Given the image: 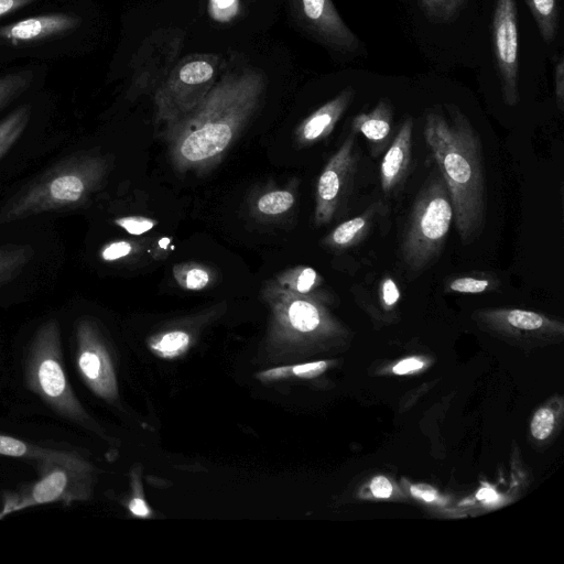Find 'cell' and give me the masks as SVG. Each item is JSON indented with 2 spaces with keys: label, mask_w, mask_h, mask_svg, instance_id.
<instances>
[{
  "label": "cell",
  "mask_w": 564,
  "mask_h": 564,
  "mask_svg": "<svg viewBox=\"0 0 564 564\" xmlns=\"http://www.w3.org/2000/svg\"><path fill=\"white\" fill-rule=\"evenodd\" d=\"M262 90L257 73L230 75L164 124L160 137L175 171L202 174L215 167L258 109Z\"/></svg>",
  "instance_id": "cell-1"
},
{
  "label": "cell",
  "mask_w": 564,
  "mask_h": 564,
  "mask_svg": "<svg viewBox=\"0 0 564 564\" xmlns=\"http://www.w3.org/2000/svg\"><path fill=\"white\" fill-rule=\"evenodd\" d=\"M6 390L15 405L29 413L98 433L75 391L65 358L63 325L57 317L40 321L14 344Z\"/></svg>",
  "instance_id": "cell-2"
},
{
  "label": "cell",
  "mask_w": 564,
  "mask_h": 564,
  "mask_svg": "<svg viewBox=\"0 0 564 564\" xmlns=\"http://www.w3.org/2000/svg\"><path fill=\"white\" fill-rule=\"evenodd\" d=\"M425 116L424 138L448 189L454 223L463 245L481 235L487 216L482 143L468 117L455 105Z\"/></svg>",
  "instance_id": "cell-3"
},
{
  "label": "cell",
  "mask_w": 564,
  "mask_h": 564,
  "mask_svg": "<svg viewBox=\"0 0 564 564\" xmlns=\"http://www.w3.org/2000/svg\"><path fill=\"white\" fill-rule=\"evenodd\" d=\"M106 174L104 159L82 154L46 172L14 196L1 210L0 224L83 205Z\"/></svg>",
  "instance_id": "cell-4"
},
{
  "label": "cell",
  "mask_w": 564,
  "mask_h": 564,
  "mask_svg": "<svg viewBox=\"0 0 564 564\" xmlns=\"http://www.w3.org/2000/svg\"><path fill=\"white\" fill-rule=\"evenodd\" d=\"M453 218L447 186L440 171L434 169L415 196L402 235L400 254L409 272L421 273L436 261Z\"/></svg>",
  "instance_id": "cell-5"
},
{
  "label": "cell",
  "mask_w": 564,
  "mask_h": 564,
  "mask_svg": "<svg viewBox=\"0 0 564 564\" xmlns=\"http://www.w3.org/2000/svg\"><path fill=\"white\" fill-rule=\"evenodd\" d=\"M64 347L69 372L95 397L113 401L117 395L115 367L98 323L88 315L74 316Z\"/></svg>",
  "instance_id": "cell-6"
},
{
  "label": "cell",
  "mask_w": 564,
  "mask_h": 564,
  "mask_svg": "<svg viewBox=\"0 0 564 564\" xmlns=\"http://www.w3.org/2000/svg\"><path fill=\"white\" fill-rule=\"evenodd\" d=\"M90 467L57 464L39 473L35 481L3 495L0 519L13 512L47 503L70 506L90 495Z\"/></svg>",
  "instance_id": "cell-7"
},
{
  "label": "cell",
  "mask_w": 564,
  "mask_h": 564,
  "mask_svg": "<svg viewBox=\"0 0 564 564\" xmlns=\"http://www.w3.org/2000/svg\"><path fill=\"white\" fill-rule=\"evenodd\" d=\"M357 166L356 133L351 131L318 176L314 210V220L317 226L329 224L346 205Z\"/></svg>",
  "instance_id": "cell-8"
},
{
  "label": "cell",
  "mask_w": 564,
  "mask_h": 564,
  "mask_svg": "<svg viewBox=\"0 0 564 564\" xmlns=\"http://www.w3.org/2000/svg\"><path fill=\"white\" fill-rule=\"evenodd\" d=\"M492 51L503 101L519 102L518 14L516 0H497L492 15Z\"/></svg>",
  "instance_id": "cell-9"
},
{
  "label": "cell",
  "mask_w": 564,
  "mask_h": 564,
  "mask_svg": "<svg viewBox=\"0 0 564 564\" xmlns=\"http://www.w3.org/2000/svg\"><path fill=\"white\" fill-rule=\"evenodd\" d=\"M213 65L205 59L185 63L155 96V120L163 126L194 107L210 89Z\"/></svg>",
  "instance_id": "cell-10"
},
{
  "label": "cell",
  "mask_w": 564,
  "mask_h": 564,
  "mask_svg": "<svg viewBox=\"0 0 564 564\" xmlns=\"http://www.w3.org/2000/svg\"><path fill=\"white\" fill-rule=\"evenodd\" d=\"M0 455L26 462L37 473L57 464L90 467L74 444L29 441L3 431H0Z\"/></svg>",
  "instance_id": "cell-11"
},
{
  "label": "cell",
  "mask_w": 564,
  "mask_h": 564,
  "mask_svg": "<svg viewBox=\"0 0 564 564\" xmlns=\"http://www.w3.org/2000/svg\"><path fill=\"white\" fill-rule=\"evenodd\" d=\"M413 119L408 117L386 149L380 163V185L387 196L395 195L403 186L411 167Z\"/></svg>",
  "instance_id": "cell-12"
},
{
  "label": "cell",
  "mask_w": 564,
  "mask_h": 564,
  "mask_svg": "<svg viewBox=\"0 0 564 564\" xmlns=\"http://www.w3.org/2000/svg\"><path fill=\"white\" fill-rule=\"evenodd\" d=\"M80 19L74 14L53 13L28 18L0 26V41L14 45L45 40L77 28Z\"/></svg>",
  "instance_id": "cell-13"
},
{
  "label": "cell",
  "mask_w": 564,
  "mask_h": 564,
  "mask_svg": "<svg viewBox=\"0 0 564 564\" xmlns=\"http://www.w3.org/2000/svg\"><path fill=\"white\" fill-rule=\"evenodd\" d=\"M355 97V89L346 87L335 98L308 116L295 132L301 145H311L326 139L335 129Z\"/></svg>",
  "instance_id": "cell-14"
},
{
  "label": "cell",
  "mask_w": 564,
  "mask_h": 564,
  "mask_svg": "<svg viewBox=\"0 0 564 564\" xmlns=\"http://www.w3.org/2000/svg\"><path fill=\"white\" fill-rule=\"evenodd\" d=\"M392 106L383 98L369 112H360L351 121V131L362 134L370 144L373 156H378L390 144L392 132Z\"/></svg>",
  "instance_id": "cell-15"
},
{
  "label": "cell",
  "mask_w": 564,
  "mask_h": 564,
  "mask_svg": "<svg viewBox=\"0 0 564 564\" xmlns=\"http://www.w3.org/2000/svg\"><path fill=\"white\" fill-rule=\"evenodd\" d=\"M386 209L387 206L382 202H375L364 213L335 227L322 243L335 251H345L358 246L367 238Z\"/></svg>",
  "instance_id": "cell-16"
},
{
  "label": "cell",
  "mask_w": 564,
  "mask_h": 564,
  "mask_svg": "<svg viewBox=\"0 0 564 564\" xmlns=\"http://www.w3.org/2000/svg\"><path fill=\"white\" fill-rule=\"evenodd\" d=\"M480 317L498 327L519 332L531 333L556 327V324L554 325L544 315L519 308L484 311Z\"/></svg>",
  "instance_id": "cell-17"
},
{
  "label": "cell",
  "mask_w": 564,
  "mask_h": 564,
  "mask_svg": "<svg viewBox=\"0 0 564 564\" xmlns=\"http://www.w3.org/2000/svg\"><path fill=\"white\" fill-rule=\"evenodd\" d=\"M285 289L303 295L323 294L324 279L312 267L297 265L281 272L274 279Z\"/></svg>",
  "instance_id": "cell-18"
},
{
  "label": "cell",
  "mask_w": 564,
  "mask_h": 564,
  "mask_svg": "<svg viewBox=\"0 0 564 564\" xmlns=\"http://www.w3.org/2000/svg\"><path fill=\"white\" fill-rule=\"evenodd\" d=\"M500 286L497 275L488 272H470L449 276L444 283V291L458 294H480L495 291Z\"/></svg>",
  "instance_id": "cell-19"
},
{
  "label": "cell",
  "mask_w": 564,
  "mask_h": 564,
  "mask_svg": "<svg viewBox=\"0 0 564 564\" xmlns=\"http://www.w3.org/2000/svg\"><path fill=\"white\" fill-rule=\"evenodd\" d=\"M528 4L540 34L545 43H551L557 32V0H524Z\"/></svg>",
  "instance_id": "cell-20"
},
{
  "label": "cell",
  "mask_w": 564,
  "mask_h": 564,
  "mask_svg": "<svg viewBox=\"0 0 564 564\" xmlns=\"http://www.w3.org/2000/svg\"><path fill=\"white\" fill-rule=\"evenodd\" d=\"M31 107L21 106L0 121V159L13 147L26 128Z\"/></svg>",
  "instance_id": "cell-21"
},
{
  "label": "cell",
  "mask_w": 564,
  "mask_h": 564,
  "mask_svg": "<svg viewBox=\"0 0 564 564\" xmlns=\"http://www.w3.org/2000/svg\"><path fill=\"white\" fill-rule=\"evenodd\" d=\"M31 257L26 246L8 245L0 247V286L18 275Z\"/></svg>",
  "instance_id": "cell-22"
},
{
  "label": "cell",
  "mask_w": 564,
  "mask_h": 564,
  "mask_svg": "<svg viewBox=\"0 0 564 564\" xmlns=\"http://www.w3.org/2000/svg\"><path fill=\"white\" fill-rule=\"evenodd\" d=\"M173 275L177 284L186 290L199 291L207 288L212 280L208 268L193 263H178L173 267Z\"/></svg>",
  "instance_id": "cell-23"
},
{
  "label": "cell",
  "mask_w": 564,
  "mask_h": 564,
  "mask_svg": "<svg viewBox=\"0 0 564 564\" xmlns=\"http://www.w3.org/2000/svg\"><path fill=\"white\" fill-rule=\"evenodd\" d=\"M295 203V196L286 189L271 191L259 197L257 209L268 216H276L290 210Z\"/></svg>",
  "instance_id": "cell-24"
},
{
  "label": "cell",
  "mask_w": 564,
  "mask_h": 564,
  "mask_svg": "<svg viewBox=\"0 0 564 564\" xmlns=\"http://www.w3.org/2000/svg\"><path fill=\"white\" fill-rule=\"evenodd\" d=\"M30 82L31 75L25 72L0 76V109L21 95Z\"/></svg>",
  "instance_id": "cell-25"
},
{
  "label": "cell",
  "mask_w": 564,
  "mask_h": 564,
  "mask_svg": "<svg viewBox=\"0 0 564 564\" xmlns=\"http://www.w3.org/2000/svg\"><path fill=\"white\" fill-rule=\"evenodd\" d=\"M423 12L436 22H446L456 15L465 0H419Z\"/></svg>",
  "instance_id": "cell-26"
},
{
  "label": "cell",
  "mask_w": 564,
  "mask_h": 564,
  "mask_svg": "<svg viewBox=\"0 0 564 564\" xmlns=\"http://www.w3.org/2000/svg\"><path fill=\"white\" fill-rule=\"evenodd\" d=\"M189 344V336L185 332L173 330L164 334L152 347L163 356H176Z\"/></svg>",
  "instance_id": "cell-27"
},
{
  "label": "cell",
  "mask_w": 564,
  "mask_h": 564,
  "mask_svg": "<svg viewBox=\"0 0 564 564\" xmlns=\"http://www.w3.org/2000/svg\"><path fill=\"white\" fill-rule=\"evenodd\" d=\"M379 304L387 311L395 307L400 301L401 292L397 281L390 275H382L376 286Z\"/></svg>",
  "instance_id": "cell-28"
},
{
  "label": "cell",
  "mask_w": 564,
  "mask_h": 564,
  "mask_svg": "<svg viewBox=\"0 0 564 564\" xmlns=\"http://www.w3.org/2000/svg\"><path fill=\"white\" fill-rule=\"evenodd\" d=\"M115 224L130 235L140 236L154 228L158 221L145 216H123L116 218Z\"/></svg>",
  "instance_id": "cell-29"
},
{
  "label": "cell",
  "mask_w": 564,
  "mask_h": 564,
  "mask_svg": "<svg viewBox=\"0 0 564 564\" xmlns=\"http://www.w3.org/2000/svg\"><path fill=\"white\" fill-rule=\"evenodd\" d=\"M137 246L129 240H115L106 243L100 250V258L105 262H113L132 254Z\"/></svg>",
  "instance_id": "cell-30"
},
{
  "label": "cell",
  "mask_w": 564,
  "mask_h": 564,
  "mask_svg": "<svg viewBox=\"0 0 564 564\" xmlns=\"http://www.w3.org/2000/svg\"><path fill=\"white\" fill-rule=\"evenodd\" d=\"M554 426V415L549 409L539 410L531 422L532 435L538 440L546 438Z\"/></svg>",
  "instance_id": "cell-31"
},
{
  "label": "cell",
  "mask_w": 564,
  "mask_h": 564,
  "mask_svg": "<svg viewBox=\"0 0 564 564\" xmlns=\"http://www.w3.org/2000/svg\"><path fill=\"white\" fill-rule=\"evenodd\" d=\"M237 0H210V11L218 21H228L237 12Z\"/></svg>",
  "instance_id": "cell-32"
},
{
  "label": "cell",
  "mask_w": 564,
  "mask_h": 564,
  "mask_svg": "<svg viewBox=\"0 0 564 564\" xmlns=\"http://www.w3.org/2000/svg\"><path fill=\"white\" fill-rule=\"evenodd\" d=\"M554 94L557 108L564 110V59L561 56L554 70Z\"/></svg>",
  "instance_id": "cell-33"
},
{
  "label": "cell",
  "mask_w": 564,
  "mask_h": 564,
  "mask_svg": "<svg viewBox=\"0 0 564 564\" xmlns=\"http://www.w3.org/2000/svg\"><path fill=\"white\" fill-rule=\"evenodd\" d=\"M327 364L325 361H316L304 365H299L292 368V372L300 377H314L325 370Z\"/></svg>",
  "instance_id": "cell-34"
},
{
  "label": "cell",
  "mask_w": 564,
  "mask_h": 564,
  "mask_svg": "<svg viewBox=\"0 0 564 564\" xmlns=\"http://www.w3.org/2000/svg\"><path fill=\"white\" fill-rule=\"evenodd\" d=\"M371 491L377 498H388L392 494L391 482L383 476H377L370 485Z\"/></svg>",
  "instance_id": "cell-35"
},
{
  "label": "cell",
  "mask_w": 564,
  "mask_h": 564,
  "mask_svg": "<svg viewBox=\"0 0 564 564\" xmlns=\"http://www.w3.org/2000/svg\"><path fill=\"white\" fill-rule=\"evenodd\" d=\"M9 376V357H7L3 344L0 337V397L7 389Z\"/></svg>",
  "instance_id": "cell-36"
},
{
  "label": "cell",
  "mask_w": 564,
  "mask_h": 564,
  "mask_svg": "<svg viewBox=\"0 0 564 564\" xmlns=\"http://www.w3.org/2000/svg\"><path fill=\"white\" fill-rule=\"evenodd\" d=\"M423 365V361L416 358H408L397 364L392 371L397 375H404L421 369Z\"/></svg>",
  "instance_id": "cell-37"
},
{
  "label": "cell",
  "mask_w": 564,
  "mask_h": 564,
  "mask_svg": "<svg viewBox=\"0 0 564 564\" xmlns=\"http://www.w3.org/2000/svg\"><path fill=\"white\" fill-rule=\"evenodd\" d=\"M36 0H0V17L12 13Z\"/></svg>",
  "instance_id": "cell-38"
},
{
  "label": "cell",
  "mask_w": 564,
  "mask_h": 564,
  "mask_svg": "<svg viewBox=\"0 0 564 564\" xmlns=\"http://www.w3.org/2000/svg\"><path fill=\"white\" fill-rule=\"evenodd\" d=\"M130 511L140 517H144L149 514V509L143 500L141 499H133L129 503Z\"/></svg>",
  "instance_id": "cell-39"
},
{
  "label": "cell",
  "mask_w": 564,
  "mask_h": 564,
  "mask_svg": "<svg viewBox=\"0 0 564 564\" xmlns=\"http://www.w3.org/2000/svg\"><path fill=\"white\" fill-rule=\"evenodd\" d=\"M477 498L479 500H485V501H496L498 499V495L496 494L495 490H492L491 488L489 487H484L481 488L478 492H477Z\"/></svg>",
  "instance_id": "cell-40"
},
{
  "label": "cell",
  "mask_w": 564,
  "mask_h": 564,
  "mask_svg": "<svg viewBox=\"0 0 564 564\" xmlns=\"http://www.w3.org/2000/svg\"><path fill=\"white\" fill-rule=\"evenodd\" d=\"M289 369L290 368H286V367L272 369L267 372H263L261 375V378H263L265 380L279 379V378L283 377L284 375H286Z\"/></svg>",
  "instance_id": "cell-41"
},
{
  "label": "cell",
  "mask_w": 564,
  "mask_h": 564,
  "mask_svg": "<svg viewBox=\"0 0 564 564\" xmlns=\"http://www.w3.org/2000/svg\"><path fill=\"white\" fill-rule=\"evenodd\" d=\"M411 492L425 501H433L435 499V495L432 491H421L417 488L412 487Z\"/></svg>",
  "instance_id": "cell-42"
}]
</instances>
